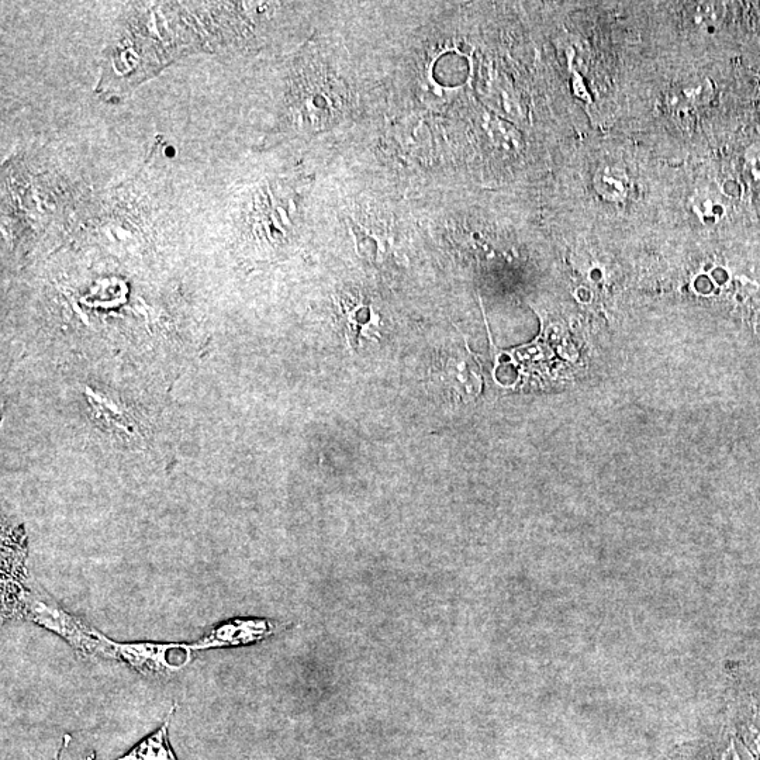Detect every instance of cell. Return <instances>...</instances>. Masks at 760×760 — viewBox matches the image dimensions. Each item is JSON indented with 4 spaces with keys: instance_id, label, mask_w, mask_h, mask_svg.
I'll use <instances>...</instances> for the list:
<instances>
[{
    "instance_id": "cell-1",
    "label": "cell",
    "mask_w": 760,
    "mask_h": 760,
    "mask_svg": "<svg viewBox=\"0 0 760 760\" xmlns=\"http://www.w3.org/2000/svg\"><path fill=\"white\" fill-rule=\"evenodd\" d=\"M106 646V658L124 662L140 675L148 677L174 675L183 666L188 665L189 656L192 654L189 644H174V642L122 644L106 637Z\"/></svg>"
},
{
    "instance_id": "cell-2",
    "label": "cell",
    "mask_w": 760,
    "mask_h": 760,
    "mask_svg": "<svg viewBox=\"0 0 760 760\" xmlns=\"http://www.w3.org/2000/svg\"><path fill=\"white\" fill-rule=\"evenodd\" d=\"M274 632L275 624L264 618H233L207 631L198 641L189 644V649L199 652L206 649L237 648L257 644L262 639L271 637Z\"/></svg>"
},
{
    "instance_id": "cell-3",
    "label": "cell",
    "mask_w": 760,
    "mask_h": 760,
    "mask_svg": "<svg viewBox=\"0 0 760 760\" xmlns=\"http://www.w3.org/2000/svg\"><path fill=\"white\" fill-rule=\"evenodd\" d=\"M176 704L165 718L164 722L152 734L141 739L136 746L114 760H179L169 741V724L176 711Z\"/></svg>"
},
{
    "instance_id": "cell-4",
    "label": "cell",
    "mask_w": 760,
    "mask_h": 760,
    "mask_svg": "<svg viewBox=\"0 0 760 760\" xmlns=\"http://www.w3.org/2000/svg\"><path fill=\"white\" fill-rule=\"evenodd\" d=\"M69 742H71V737H69V735H65L64 742H62L60 751L57 752V755H55L54 760H60L61 753L64 752L65 749H67Z\"/></svg>"
}]
</instances>
